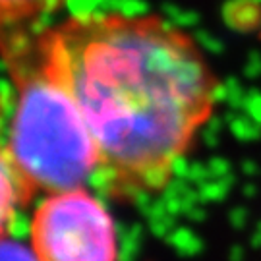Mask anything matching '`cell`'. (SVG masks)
Listing matches in <instances>:
<instances>
[{
  "label": "cell",
  "instance_id": "5",
  "mask_svg": "<svg viewBox=\"0 0 261 261\" xmlns=\"http://www.w3.org/2000/svg\"><path fill=\"white\" fill-rule=\"evenodd\" d=\"M4 105L6 101H2V107H0V118L4 114ZM28 203L29 199L23 192V186L10 163L4 143L0 140V236L8 234L12 223L16 221L18 211L23 209Z\"/></svg>",
  "mask_w": 261,
  "mask_h": 261
},
{
  "label": "cell",
  "instance_id": "6",
  "mask_svg": "<svg viewBox=\"0 0 261 261\" xmlns=\"http://www.w3.org/2000/svg\"><path fill=\"white\" fill-rule=\"evenodd\" d=\"M0 261H39L31 246L10 238L8 234L0 236Z\"/></svg>",
  "mask_w": 261,
  "mask_h": 261
},
{
  "label": "cell",
  "instance_id": "3",
  "mask_svg": "<svg viewBox=\"0 0 261 261\" xmlns=\"http://www.w3.org/2000/svg\"><path fill=\"white\" fill-rule=\"evenodd\" d=\"M39 261H118L111 211L87 186L43 196L29 223Z\"/></svg>",
  "mask_w": 261,
  "mask_h": 261
},
{
  "label": "cell",
  "instance_id": "4",
  "mask_svg": "<svg viewBox=\"0 0 261 261\" xmlns=\"http://www.w3.org/2000/svg\"><path fill=\"white\" fill-rule=\"evenodd\" d=\"M66 0H0V35L47 25L45 19L62 8Z\"/></svg>",
  "mask_w": 261,
  "mask_h": 261
},
{
  "label": "cell",
  "instance_id": "7",
  "mask_svg": "<svg viewBox=\"0 0 261 261\" xmlns=\"http://www.w3.org/2000/svg\"><path fill=\"white\" fill-rule=\"evenodd\" d=\"M259 35H261V31H259Z\"/></svg>",
  "mask_w": 261,
  "mask_h": 261
},
{
  "label": "cell",
  "instance_id": "1",
  "mask_svg": "<svg viewBox=\"0 0 261 261\" xmlns=\"http://www.w3.org/2000/svg\"><path fill=\"white\" fill-rule=\"evenodd\" d=\"M41 43L93 136L95 186L130 203L165 192L221 95L199 43L163 16L124 12L47 23Z\"/></svg>",
  "mask_w": 261,
  "mask_h": 261
},
{
  "label": "cell",
  "instance_id": "2",
  "mask_svg": "<svg viewBox=\"0 0 261 261\" xmlns=\"http://www.w3.org/2000/svg\"><path fill=\"white\" fill-rule=\"evenodd\" d=\"M43 28L0 35V56L14 89L0 140L29 201L87 186L97 172L93 136L43 48Z\"/></svg>",
  "mask_w": 261,
  "mask_h": 261
}]
</instances>
